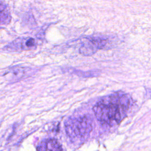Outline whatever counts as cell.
Here are the masks:
<instances>
[{
    "label": "cell",
    "instance_id": "6da1fadb",
    "mask_svg": "<svg viewBox=\"0 0 151 151\" xmlns=\"http://www.w3.org/2000/svg\"><path fill=\"white\" fill-rule=\"evenodd\" d=\"M130 105V96L115 93L101 98L93 110L99 121L113 126L119 124L126 116Z\"/></svg>",
    "mask_w": 151,
    "mask_h": 151
},
{
    "label": "cell",
    "instance_id": "8992f818",
    "mask_svg": "<svg viewBox=\"0 0 151 151\" xmlns=\"http://www.w3.org/2000/svg\"><path fill=\"white\" fill-rule=\"evenodd\" d=\"M24 44L27 49L32 48L35 45V40L31 38H27L24 41Z\"/></svg>",
    "mask_w": 151,
    "mask_h": 151
},
{
    "label": "cell",
    "instance_id": "277c9868",
    "mask_svg": "<svg viewBox=\"0 0 151 151\" xmlns=\"http://www.w3.org/2000/svg\"><path fill=\"white\" fill-rule=\"evenodd\" d=\"M38 150H61V145L57 140L53 139H47L41 142L37 147Z\"/></svg>",
    "mask_w": 151,
    "mask_h": 151
},
{
    "label": "cell",
    "instance_id": "5b68a950",
    "mask_svg": "<svg viewBox=\"0 0 151 151\" xmlns=\"http://www.w3.org/2000/svg\"><path fill=\"white\" fill-rule=\"evenodd\" d=\"M11 20V16L8 8L5 4L0 2V23L8 24Z\"/></svg>",
    "mask_w": 151,
    "mask_h": 151
},
{
    "label": "cell",
    "instance_id": "7a4b0ae2",
    "mask_svg": "<svg viewBox=\"0 0 151 151\" xmlns=\"http://www.w3.org/2000/svg\"><path fill=\"white\" fill-rule=\"evenodd\" d=\"M65 127L70 137H83L92 130L91 120L87 116L70 117L65 121Z\"/></svg>",
    "mask_w": 151,
    "mask_h": 151
},
{
    "label": "cell",
    "instance_id": "3957f363",
    "mask_svg": "<svg viewBox=\"0 0 151 151\" xmlns=\"http://www.w3.org/2000/svg\"><path fill=\"white\" fill-rule=\"evenodd\" d=\"M107 44L106 40L99 37H92L87 38L80 48V52L84 55H91L98 49L101 48Z\"/></svg>",
    "mask_w": 151,
    "mask_h": 151
}]
</instances>
